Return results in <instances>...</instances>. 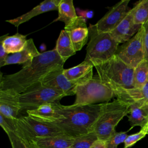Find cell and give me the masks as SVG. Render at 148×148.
I'll return each mask as SVG.
<instances>
[{
    "label": "cell",
    "mask_w": 148,
    "mask_h": 148,
    "mask_svg": "<svg viewBox=\"0 0 148 148\" xmlns=\"http://www.w3.org/2000/svg\"><path fill=\"white\" fill-rule=\"evenodd\" d=\"M0 125L6 134L9 132H16L17 130L15 119L7 118L1 114H0Z\"/></svg>",
    "instance_id": "cell-31"
},
{
    "label": "cell",
    "mask_w": 148,
    "mask_h": 148,
    "mask_svg": "<svg viewBox=\"0 0 148 148\" xmlns=\"http://www.w3.org/2000/svg\"><path fill=\"white\" fill-rule=\"evenodd\" d=\"M95 68L101 81L115 95L121 89L134 87V68L127 65L116 55Z\"/></svg>",
    "instance_id": "cell-3"
},
{
    "label": "cell",
    "mask_w": 148,
    "mask_h": 148,
    "mask_svg": "<svg viewBox=\"0 0 148 148\" xmlns=\"http://www.w3.org/2000/svg\"><path fill=\"white\" fill-rule=\"evenodd\" d=\"M61 0H45L40 3L28 12L13 19L6 20V22L18 27L20 24L29 20L32 18L40 14L52 11L58 10V5Z\"/></svg>",
    "instance_id": "cell-20"
},
{
    "label": "cell",
    "mask_w": 148,
    "mask_h": 148,
    "mask_svg": "<svg viewBox=\"0 0 148 148\" xmlns=\"http://www.w3.org/2000/svg\"><path fill=\"white\" fill-rule=\"evenodd\" d=\"M12 148H31L30 144L25 140L18 136L14 132L7 134Z\"/></svg>",
    "instance_id": "cell-30"
},
{
    "label": "cell",
    "mask_w": 148,
    "mask_h": 148,
    "mask_svg": "<svg viewBox=\"0 0 148 148\" xmlns=\"http://www.w3.org/2000/svg\"><path fill=\"white\" fill-rule=\"evenodd\" d=\"M116 97L113 91L106 86L96 75L86 83L78 85L76 90L74 105H95L109 102Z\"/></svg>",
    "instance_id": "cell-6"
},
{
    "label": "cell",
    "mask_w": 148,
    "mask_h": 148,
    "mask_svg": "<svg viewBox=\"0 0 148 148\" xmlns=\"http://www.w3.org/2000/svg\"><path fill=\"white\" fill-rule=\"evenodd\" d=\"M66 61L58 54L55 49L40 53L31 63L16 73L3 76L1 74L0 90H13L23 93L33 84L39 82L42 77L51 71L63 67Z\"/></svg>",
    "instance_id": "cell-1"
},
{
    "label": "cell",
    "mask_w": 148,
    "mask_h": 148,
    "mask_svg": "<svg viewBox=\"0 0 148 148\" xmlns=\"http://www.w3.org/2000/svg\"><path fill=\"white\" fill-rule=\"evenodd\" d=\"M20 94L11 89L0 90V114L12 119H16L21 111Z\"/></svg>",
    "instance_id": "cell-13"
},
{
    "label": "cell",
    "mask_w": 148,
    "mask_h": 148,
    "mask_svg": "<svg viewBox=\"0 0 148 148\" xmlns=\"http://www.w3.org/2000/svg\"><path fill=\"white\" fill-rule=\"evenodd\" d=\"M90 148H108L106 140L98 139L92 145Z\"/></svg>",
    "instance_id": "cell-34"
},
{
    "label": "cell",
    "mask_w": 148,
    "mask_h": 148,
    "mask_svg": "<svg viewBox=\"0 0 148 148\" xmlns=\"http://www.w3.org/2000/svg\"><path fill=\"white\" fill-rule=\"evenodd\" d=\"M58 16L53 22L60 21L68 26L78 17L72 0H61L58 8Z\"/></svg>",
    "instance_id": "cell-24"
},
{
    "label": "cell",
    "mask_w": 148,
    "mask_h": 148,
    "mask_svg": "<svg viewBox=\"0 0 148 148\" xmlns=\"http://www.w3.org/2000/svg\"><path fill=\"white\" fill-rule=\"evenodd\" d=\"M93 67L91 64L83 61L76 66L64 69L63 73L69 81L78 86L86 83L92 78Z\"/></svg>",
    "instance_id": "cell-18"
},
{
    "label": "cell",
    "mask_w": 148,
    "mask_h": 148,
    "mask_svg": "<svg viewBox=\"0 0 148 148\" xmlns=\"http://www.w3.org/2000/svg\"><path fill=\"white\" fill-rule=\"evenodd\" d=\"M76 13L77 16L82 17L85 19H90L93 17L94 12L90 10H82L79 8H76Z\"/></svg>",
    "instance_id": "cell-33"
},
{
    "label": "cell",
    "mask_w": 148,
    "mask_h": 148,
    "mask_svg": "<svg viewBox=\"0 0 148 148\" xmlns=\"http://www.w3.org/2000/svg\"><path fill=\"white\" fill-rule=\"evenodd\" d=\"M90 40L86 47L84 61L95 67L112 58L115 55L119 43L109 32L98 31L95 24H90Z\"/></svg>",
    "instance_id": "cell-4"
},
{
    "label": "cell",
    "mask_w": 148,
    "mask_h": 148,
    "mask_svg": "<svg viewBox=\"0 0 148 148\" xmlns=\"http://www.w3.org/2000/svg\"><path fill=\"white\" fill-rule=\"evenodd\" d=\"M148 134V123L137 133L128 135L125 139L124 148H129L134 146L138 141L143 138Z\"/></svg>",
    "instance_id": "cell-28"
},
{
    "label": "cell",
    "mask_w": 148,
    "mask_h": 148,
    "mask_svg": "<svg viewBox=\"0 0 148 148\" xmlns=\"http://www.w3.org/2000/svg\"><path fill=\"white\" fill-rule=\"evenodd\" d=\"M74 140L75 138L63 134L35 139L30 146L31 148H69Z\"/></svg>",
    "instance_id": "cell-19"
},
{
    "label": "cell",
    "mask_w": 148,
    "mask_h": 148,
    "mask_svg": "<svg viewBox=\"0 0 148 148\" xmlns=\"http://www.w3.org/2000/svg\"><path fill=\"white\" fill-rule=\"evenodd\" d=\"M64 29L68 33L76 51H80L87 43L89 38L86 19L78 16L71 24L65 26Z\"/></svg>",
    "instance_id": "cell-14"
},
{
    "label": "cell",
    "mask_w": 148,
    "mask_h": 148,
    "mask_svg": "<svg viewBox=\"0 0 148 148\" xmlns=\"http://www.w3.org/2000/svg\"><path fill=\"white\" fill-rule=\"evenodd\" d=\"M54 49L59 56L65 61L75 54L76 52L68 33L65 29L61 31Z\"/></svg>",
    "instance_id": "cell-23"
},
{
    "label": "cell",
    "mask_w": 148,
    "mask_h": 148,
    "mask_svg": "<svg viewBox=\"0 0 148 148\" xmlns=\"http://www.w3.org/2000/svg\"><path fill=\"white\" fill-rule=\"evenodd\" d=\"M116 97L130 105H148V80L141 88L121 89L116 94Z\"/></svg>",
    "instance_id": "cell-16"
},
{
    "label": "cell",
    "mask_w": 148,
    "mask_h": 148,
    "mask_svg": "<svg viewBox=\"0 0 148 148\" xmlns=\"http://www.w3.org/2000/svg\"><path fill=\"white\" fill-rule=\"evenodd\" d=\"M66 95L62 92L38 82L20 94V106L23 110H32L50 102H58Z\"/></svg>",
    "instance_id": "cell-7"
},
{
    "label": "cell",
    "mask_w": 148,
    "mask_h": 148,
    "mask_svg": "<svg viewBox=\"0 0 148 148\" xmlns=\"http://www.w3.org/2000/svg\"><path fill=\"white\" fill-rule=\"evenodd\" d=\"M26 36L19 33L12 36H9L8 34L1 36L0 43L3 45L8 54L16 53L24 49L27 41Z\"/></svg>",
    "instance_id": "cell-22"
},
{
    "label": "cell",
    "mask_w": 148,
    "mask_h": 148,
    "mask_svg": "<svg viewBox=\"0 0 148 148\" xmlns=\"http://www.w3.org/2000/svg\"><path fill=\"white\" fill-rule=\"evenodd\" d=\"M16 134L29 144L35 139L64 134L57 126L36 120L31 116H21L15 119Z\"/></svg>",
    "instance_id": "cell-8"
},
{
    "label": "cell",
    "mask_w": 148,
    "mask_h": 148,
    "mask_svg": "<svg viewBox=\"0 0 148 148\" xmlns=\"http://www.w3.org/2000/svg\"><path fill=\"white\" fill-rule=\"evenodd\" d=\"M142 26L144 28L143 44L145 49V60L148 61V20Z\"/></svg>",
    "instance_id": "cell-32"
},
{
    "label": "cell",
    "mask_w": 148,
    "mask_h": 148,
    "mask_svg": "<svg viewBox=\"0 0 148 148\" xmlns=\"http://www.w3.org/2000/svg\"><path fill=\"white\" fill-rule=\"evenodd\" d=\"M116 132L108 139L106 140L108 148H117L119 144L124 142L127 137V132Z\"/></svg>",
    "instance_id": "cell-29"
},
{
    "label": "cell",
    "mask_w": 148,
    "mask_h": 148,
    "mask_svg": "<svg viewBox=\"0 0 148 148\" xmlns=\"http://www.w3.org/2000/svg\"><path fill=\"white\" fill-rule=\"evenodd\" d=\"M143 26L129 40L119 46L115 55L129 66L135 68L145 60Z\"/></svg>",
    "instance_id": "cell-9"
},
{
    "label": "cell",
    "mask_w": 148,
    "mask_h": 148,
    "mask_svg": "<svg viewBox=\"0 0 148 148\" xmlns=\"http://www.w3.org/2000/svg\"><path fill=\"white\" fill-rule=\"evenodd\" d=\"M127 116L131 125L128 131L135 126L144 127L148 123V105H130Z\"/></svg>",
    "instance_id": "cell-21"
},
{
    "label": "cell",
    "mask_w": 148,
    "mask_h": 148,
    "mask_svg": "<svg viewBox=\"0 0 148 148\" xmlns=\"http://www.w3.org/2000/svg\"><path fill=\"white\" fill-rule=\"evenodd\" d=\"M98 139L94 131L75 138L72 145L69 148H90L92 145Z\"/></svg>",
    "instance_id": "cell-27"
},
{
    "label": "cell",
    "mask_w": 148,
    "mask_h": 148,
    "mask_svg": "<svg viewBox=\"0 0 148 148\" xmlns=\"http://www.w3.org/2000/svg\"><path fill=\"white\" fill-rule=\"evenodd\" d=\"M130 1L122 0L109 8L108 12L95 24L98 31L110 33L131 9L128 7Z\"/></svg>",
    "instance_id": "cell-10"
},
{
    "label": "cell",
    "mask_w": 148,
    "mask_h": 148,
    "mask_svg": "<svg viewBox=\"0 0 148 148\" xmlns=\"http://www.w3.org/2000/svg\"><path fill=\"white\" fill-rule=\"evenodd\" d=\"M102 103L95 105L61 104L60 113L62 118L50 123L65 134L76 138L93 131L92 128L101 110Z\"/></svg>",
    "instance_id": "cell-2"
},
{
    "label": "cell",
    "mask_w": 148,
    "mask_h": 148,
    "mask_svg": "<svg viewBox=\"0 0 148 148\" xmlns=\"http://www.w3.org/2000/svg\"><path fill=\"white\" fill-rule=\"evenodd\" d=\"M60 105L61 103L59 102L47 103L36 109L27 110V113L36 120L50 123L62 118L60 113Z\"/></svg>",
    "instance_id": "cell-17"
},
{
    "label": "cell",
    "mask_w": 148,
    "mask_h": 148,
    "mask_svg": "<svg viewBox=\"0 0 148 148\" xmlns=\"http://www.w3.org/2000/svg\"><path fill=\"white\" fill-rule=\"evenodd\" d=\"M40 54V53L39 52L35 45L34 40L32 38H30L27 39L24 49L21 51L9 54L8 56L3 62V66L11 64H23V67H24L30 64L32 60Z\"/></svg>",
    "instance_id": "cell-15"
},
{
    "label": "cell",
    "mask_w": 148,
    "mask_h": 148,
    "mask_svg": "<svg viewBox=\"0 0 148 148\" xmlns=\"http://www.w3.org/2000/svg\"><path fill=\"white\" fill-rule=\"evenodd\" d=\"M134 8H131L124 18L110 32L113 38L120 44L131 39L140 29L142 25L136 24L134 20Z\"/></svg>",
    "instance_id": "cell-12"
},
{
    "label": "cell",
    "mask_w": 148,
    "mask_h": 148,
    "mask_svg": "<svg viewBox=\"0 0 148 148\" xmlns=\"http://www.w3.org/2000/svg\"><path fill=\"white\" fill-rule=\"evenodd\" d=\"M130 106L129 103L119 98L102 103L101 113L92 128L99 139L106 140L116 132V127L128 115Z\"/></svg>",
    "instance_id": "cell-5"
},
{
    "label": "cell",
    "mask_w": 148,
    "mask_h": 148,
    "mask_svg": "<svg viewBox=\"0 0 148 148\" xmlns=\"http://www.w3.org/2000/svg\"><path fill=\"white\" fill-rule=\"evenodd\" d=\"M63 67L56 68L45 75L40 80L42 85L58 90L66 96L76 95L77 85L69 81L63 73Z\"/></svg>",
    "instance_id": "cell-11"
},
{
    "label": "cell",
    "mask_w": 148,
    "mask_h": 148,
    "mask_svg": "<svg viewBox=\"0 0 148 148\" xmlns=\"http://www.w3.org/2000/svg\"><path fill=\"white\" fill-rule=\"evenodd\" d=\"M134 8V23L136 24L143 25L148 20V0L138 1Z\"/></svg>",
    "instance_id": "cell-26"
},
{
    "label": "cell",
    "mask_w": 148,
    "mask_h": 148,
    "mask_svg": "<svg viewBox=\"0 0 148 148\" xmlns=\"http://www.w3.org/2000/svg\"><path fill=\"white\" fill-rule=\"evenodd\" d=\"M148 80V61L144 60L135 68L134 72V87L141 88Z\"/></svg>",
    "instance_id": "cell-25"
}]
</instances>
